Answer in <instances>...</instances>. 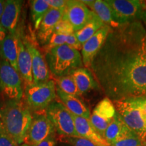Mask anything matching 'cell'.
Here are the masks:
<instances>
[{"label":"cell","instance_id":"43","mask_svg":"<svg viewBox=\"0 0 146 146\" xmlns=\"http://www.w3.org/2000/svg\"><path fill=\"white\" fill-rule=\"evenodd\" d=\"M145 146H146V145H145Z\"/></svg>","mask_w":146,"mask_h":146},{"label":"cell","instance_id":"38","mask_svg":"<svg viewBox=\"0 0 146 146\" xmlns=\"http://www.w3.org/2000/svg\"><path fill=\"white\" fill-rule=\"evenodd\" d=\"M58 146H71L68 144H66V143H60V144Z\"/></svg>","mask_w":146,"mask_h":146},{"label":"cell","instance_id":"5","mask_svg":"<svg viewBox=\"0 0 146 146\" xmlns=\"http://www.w3.org/2000/svg\"><path fill=\"white\" fill-rule=\"evenodd\" d=\"M124 123L142 141H146V121L141 111L129 99L113 102Z\"/></svg>","mask_w":146,"mask_h":146},{"label":"cell","instance_id":"40","mask_svg":"<svg viewBox=\"0 0 146 146\" xmlns=\"http://www.w3.org/2000/svg\"><path fill=\"white\" fill-rule=\"evenodd\" d=\"M141 98H142V100H143V101H145L146 102V96H141Z\"/></svg>","mask_w":146,"mask_h":146},{"label":"cell","instance_id":"34","mask_svg":"<svg viewBox=\"0 0 146 146\" xmlns=\"http://www.w3.org/2000/svg\"><path fill=\"white\" fill-rule=\"evenodd\" d=\"M37 146H58V139L56 135L47 138Z\"/></svg>","mask_w":146,"mask_h":146},{"label":"cell","instance_id":"26","mask_svg":"<svg viewBox=\"0 0 146 146\" xmlns=\"http://www.w3.org/2000/svg\"><path fill=\"white\" fill-rule=\"evenodd\" d=\"M110 146H145V142L130 131Z\"/></svg>","mask_w":146,"mask_h":146},{"label":"cell","instance_id":"13","mask_svg":"<svg viewBox=\"0 0 146 146\" xmlns=\"http://www.w3.org/2000/svg\"><path fill=\"white\" fill-rule=\"evenodd\" d=\"M111 28L108 25H104L90 39L82 45L81 56L83 66L87 68H90L94 58L104 44Z\"/></svg>","mask_w":146,"mask_h":146},{"label":"cell","instance_id":"29","mask_svg":"<svg viewBox=\"0 0 146 146\" xmlns=\"http://www.w3.org/2000/svg\"><path fill=\"white\" fill-rule=\"evenodd\" d=\"M54 33H60L63 35H68L74 33V30H73L72 27L71 26L70 24L67 22L65 20H63L62 18V20L59 23H58V25H56V29H55Z\"/></svg>","mask_w":146,"mask_h":146},{"label":"cell","instance_id":"32","mask_svg":"<svg viewBox=\"0 0 146 146\" xmlns=\"http://www.w3.org/2000/svg\"><path fill=\"white\" fill-rule=\"evenodd\" d=\"M66 45H68V46L72 47V48L76 49L78 51L81 50L82 48V45L78 41L77 38L74 35V33L67 35V40Z\"/></svg>","mask_w":146,"mask_h":146},{"label":"cell","instance_id":"41","mask_svg":"<svg viewBox=\"0 0 146 146\" xmlns=\"http://www.w3.org/2000/svg\"><path fill=\"white\" fill-rule=\"evenodd\" d=\"M19 146H29V145H27V144H26V143H23V144H21V145H19Z\"/></svg>","mask_w":146,"mask_h":146},{"label":"cell","instance_id":"16","mask_svg":"<svg viewBox=\"0 0 146 146\" xmlns=\"http://www.w3.org/2000/svg\"><path fill=\"white\" fill-rule=\"evenodd\" d=\"M18 70L25 88L33 84L31 56L21 36H19L18 40Z\"/></svg>","mask_w":146,"mask_h":146},{"label":"cell","instance_id":"23","mask_svg":"<svg viewBox=\"0 0 146 146\" xmlns=\"http://www.w3.org/2000/svg\"><path fill=\"white\" fill-rule=\"evenodd\" d=\"M104 25L105 24L94 14L91 21L83 29L74 33V35L79 43L83 45Z\"/></svg>","mask_w":146,"mask_h":146},{"label":"cell","instance_id":"3","mask_svg":"<svg viewBox=\"0 0 146 146\" xmlns=\"http://www.w3.org/2000/svg\"><path fill=\"white\" fill-rule=\"evenodd\" d=\"M45 58L50 73L56 78L70 75L74 70L83 67L80 51L67 45L51 49L45 52Z\"/></svg>","mask_w":146,"mask_h":146},{"label":"cell","instance_id":"44","mask_svg":"<svg viewBox=\"0 0 146 146\" xmlns=\"http://www.w3.org/2000/svg\"><path fill=\"white\" fill-rule=\"evenodd\" d=\"M145 27H146V26H145Z\"/></svg>","mask_w":146,"mask_h":146},{"label":"cell","instance_id":"20","mask_svg":"<svg viewBox=\"0 0 146 146\" xmlns=\"http://www.w3.org/2000/svg\"><path fill=\"white\" fill-rule=\"evenodd\" d=\"M82 1L100 18L106 25H108L112 28H116L119 26L114 21L112 16V10L106 1L96 0L88 1L82 0Z\"/></svg>","mask_w":146,"mask_h":146},{"label":"cell","instance_id":"33","mask_svg":"<svg viewBox=\"0 0 146 146\" xmlns=\"http://www.w3.org/2000/svg\"><path fill=\"white\" fill-rule=\"evenodd\" d=\"M45 1L50 7V8L56 9V10L64 9L67 3V1L66 0H46Z\"/></svg>","mask_w":146,"mask_h":146},{"label":"cell","instance_id":"35","mask_svg":"<svg viewBox=\"0 0 146 146\" xmlns=\"http://www.w3.org/2000/svg\"><path fill=\"white\" fill-rule=\"evenodd\" d=\"M8 34V31H7L3 27L1 26V25L0 24V47H1V43L5 37H6L7 35Z\"/></svg>","mask_w":146,"mask_h":146},{"label":"cell","instance_id":"42","mask_svg":"<svg viewBox=\"0 0 146 146\" xmlns=\"http://www.w3.org/2000/svg\"><path fill=\"white\" fill-rule=\"evenodd\" d=\"M145 145H146V141L145 142Z\"/></svg>","mask_w":146,"mask_h":146},{"label":"cell","instance_id":"21","mask_svg":"<svg viewBox=\"0 0 146 146\" xmlns=\"http://www.w3.org/2000/svg\"><path fill=\"white\" fill-rule=\"evenodd\" d=\"M81 95L99 87L94 74L88 68H80L70 74Z\"/></svg>","mask_w":146,"mask_h":146},{"label":"cell","instance_id":"4","mask_svg":"<svg viewBox=\"0 0 146 146\" xmlns=\"http://www.w3.org/2000/svg\"><path fill=\"white\" fill-rule=\"evenodd\" d=\"M27 104L31 110L45 111L56 98V87L53 80L44 83L33 84L25 88Z\"/></svg>","mask_w":146,"mask_h":146},{"label":"cell","instance_id":"19","mask_svg":"<svg viewBox=\"0 0 146 146\" xmlns=\"http://www.w3.org/2000/svg\"><path fill=\"white\" fill-rule=\"evenodd\" d=\"M56 94L60 98V102L72 114L81 116L87 119L90 118V110L87 106L81 100V97L68 95L57 88H56Z\"/></svg>","mask_w":146,"mask_h":146},{"label":"cell","instance_id":"14","mask_svg":"<svg viewBox=\"0 0 146 146\" xmlns=\"http://www.w3.org/2000/svg\"><path fill=\"white\" fill-rule=\"evenodd\" d=\"M64 10L50 8L42 20L37 30L36 38L42 46H45L54 33L58 23L62 18Z\"/></svg>","mask_w":146,"mask_h":146},{"label":"cell","instance_id":"2","mask_svg":"<svg viewBox=\"0 0 146 146\" xmlns=\"http://www.w3.org/2000/svg\"><path fill=\"white\" fill-rule=\"evenodd\" d=\"M0 119L3 129L18 145L24 143L33 119V114L27 103L21 100H10L0 109Z\"/></svg>","mask_w":146,"mask_h":146},{"label":"cell","instance_id":"24","mask_svg":"<svg viewBox=\"0 0 146 146\" xmlns=\"http://www.w3.org/2000/svg\"><path fill=\"white\" fill-rule=\"evenodd\" d=\"M31 8V19L35 30L37 31L40 26L42 20L50 7L45 0H33L29 1Z\"/></svg>","mask_w":146,"mask_h":146},{"label":"cell","instance_id":"7","mask_svg":"<svg viewBox=\"0 0 146 146\" xmlns=\"http://www.w3.org/2000/svg\"><path fill=\"white\" fill-rule=\"evenodd\" d=\"M24 84L19 72L5 60L0 62V91L10 100H21Z\"/></svg>","mask_w":146,"mask_h":146},{"label":"cell","instance_id":"31","mask_svg":"<svg viewBox=\"0 0 146 146\" xmlns=\"http://www.w3.org/2000/svg\"><path fill=\"white\" fill-rule=\"evenodd\" d=\"M129 100H130L135 106H137L139 109L142 115H143L144 119H145L146 121V102L142 100L141 97L129 98Z\"/></svg>","mask_w":146,"mask_h":146},{"label":"cell","instance_id":"27","mask_svg":"<svg viewBox=\"0 0 146 146\" xmlns=\"http://www.w3.org/2000/svg\"><path fill=\"white\" fill-rule=\"evenodd\" d=\"M60 143L68 144L71 146H99L87 139L80 137H59Z\"/></svg>","mask_w":146,"mask_h":146},{"label":"cell","instance_id":"36","mask_svg":"<svg viewBox=\"0 0 146 146\" xmlns=\"http://www.w3.org/2000/svg\"><path fill=\"white\" fill-rule=\"evenodd\" d=\"M5 1H3V0H0V20H1V16H2L3 9H4Z\"/></svg>","mask_w":146,"mask_h":146},{"label":"cell","instance_id":"17","mask_svg":"<svg viewBox=\"0 0 146 146\" xmlns=\"http://www.w3.org/2000/svg\"><path fill=\"white\" fill-rule=\"evenodd\" d=\"M72 117L78 137L87 139L99 146H110L104 138L96 131L90 120L74 114H72Z\"/></svg>","mask_w":146,"mask_h":146},{"label":"cell","instance_id":"8","mask_svg":"<svg viewBox=\"0 0 146 146\" xmlns=\"http://www.w3.org/2000/svg\"><path fill=\"white\" fill-rule=\"evenodd\" d=\"M56 129L47 118L45 111L35 112L27 133L24 143L29 146H37L47 138L56 135Z\"/></svg>","mask_w":146,"mask_h":146},{"label":"cell","instance_id":"28","mask_svg":"<svg viewBox=\"0 0 146 146\" xmlns=\"http://www.w3.org/2000/svg\"><path fill=\"white\" fill-rule=\"evenodd\" d=\"M67 40V35H63L60 33H54L51 36L50 41L47 43L45 46H43L45 52H46L51 49L54 47L60 46V45H66Z\"/></svg>","mask_w":146,"mask_h":146},{"label":"cell","instance_id":"11","mask_svg":"<svg viewBox=\"0 0 146 146\" xmlns=\"http://www.w3.org/2000/svg\"><path fill=\"white\" fill-rule=\"evenodd\" d=\"M116 113V110L113 102L106 97L95 107L89 120L96 131L103 137Z\"/></svg>","mask_w":146,"mask_h":146},{"label":"cell","instance_id":"9","mask_svg":"<svg viewBox=\"0 0 146 146\" xmlns=\"http://www.w3.org/2000/svg\"><path fill=\"white\" fill-rule=\"evenodd\" d=\"M111 10L114 21L118 25L131 23L143 15L142 1L137 0H106Z\"/></svg>","mask_w":146,"mask_h":146},{"label":"cell","instance_id":"39","mask_svg":"<svg viewBox=\"0 0 146 146\" xmlns=\"http://www.w3.org/2000/svg\"><path fill=\"white\" fill-rule=\"evenodd\" d=\"M3 129V126H2V123H1V119H0V131H1Z\"/></svg>","mask_w":146,"mask_h":146},{"label":"cell","instance_id":"10","mask_svg":"<svg viewBox=\"0 0 146 146\" xmlns=\"http://www.w3.org/2000/svg\"><path fill=\"white\" fill-rule=\"evenodd\" d=\"M94 15V12L80 0H68L62 19L70 24L74 32L83 29Z\"/></svg>","mask_w":146,"mask_h":146},{"label":"cell","instance_id":"18","mask_svg":"<svg viewBox=\"0 0 146 146\" xmlns=\"http://www.w3.org/2000/svg\"><path fill=\"white\" fill-rule=\"evenodd\" d=\"M19 36L17 33L14 34L8 33L0 47V56L2 60L8 62L18 72Z\"/></svg>","mask_w":146,"mask_h":146},{"label":"cell","instance_id":"15","mask_svg":"<svg viewBox=\"0 0 146 146\" xmlns=\"http://www.w3.org/2000/svg\"><path fill=\"white\" fill-rule=\"evenodd\" d=\"M23 3V1L21 0L5 1L0 24L8 33L14 34L16 33Z\"/></svg>","mask_w":146,"mask_h":146},{"label":"cell","instance_id":"22","mask_svg":"<svg viewBox=\"0 0 146 146\" xmlns=\"http://www.w3.org/2000/svg\"><path fill=\"white\" fill-rule=\"evenodd\" d=\"M131 130L128 128L117 112L112 121L105 131L103 137L110 145L129 133Z\"/></svg>","mask_w":146,"mask_h":146},{"label":"cell","instance_id":"6","mask_svg":"<svg viewBox=\"0 0 146 146\" xmlns=\"http://www.w3.org/2000/svg\"><path fill=\"white\" fill-rule=\"evenodd\" d=\"M45 113L60 137H78L72 113L61 102L55 100L52 102Z\"/></svg>","mask_w":146,"mask_h":146},{"label":"cell","instance_id":"12","mask_svg":"<svg viewBox=\"0 0 146 146\" xmlns=\"http://www.w3.org/2000/svg\"><path fill=\"white\" fill-rule=\"evenodd\" d=\"M24 43L30 52L32 59V70L33 84L44 83L50 81V71L45 58L43 56L34 41L29 39H23Z\"/></svg>","mask_w":146,"mask_h":146},{"label":"cell","instance_id":"30","mask_svg":"<svg viewBox=\"0 0 146 146\" xmlns=\"http://www.w3.org/2000/svg\"><path fill=\"white\" fill-rule=\"evenodd\" d=\"M0 146H19L12 138L2 129L0 131Z\"/></svg>","mask_w":146,"mask_h":146},{"label":"cell","instance_id":"1","mask_svg":"<svg viewBox=\"0 0 146 146\" xmlns=\"http://www.w3.org/2000/svg\"><path fill=\"white\" fill-rule=\"evenodd\" d=\"M90 68L112 102L146 96V27L140 19L111 28Z\"/></svg>","mask_w":146,"mask_h":146},{"label":"cell","instance_id":"37","mask_svg":"<svg viewBox=\"0 0 146 146\" xmlns=\"http://www.w3.org/2000/svg\"><path fill=\"white\" fill-rule=\"evenodd\" d=\"M142 5H143V8H146V1H142Z\"/></svg>","mask_w":146,"mask_h":146},{"label":"cell","instance_id":"25","mask_svg":"<svg viewBox=\"0 0 146 146\" xmlns=\"http://www.w3.org/2000/svg\"><path fill=\"white\" fill-rule=\"evenodd\" d=\"M55 83L56 88L59 89L65 94L76 97H81V94L78 91L75 82L71 75L56 78Z\"/></svg>","mask_w":146,"mask_h":146}]
</instances>
